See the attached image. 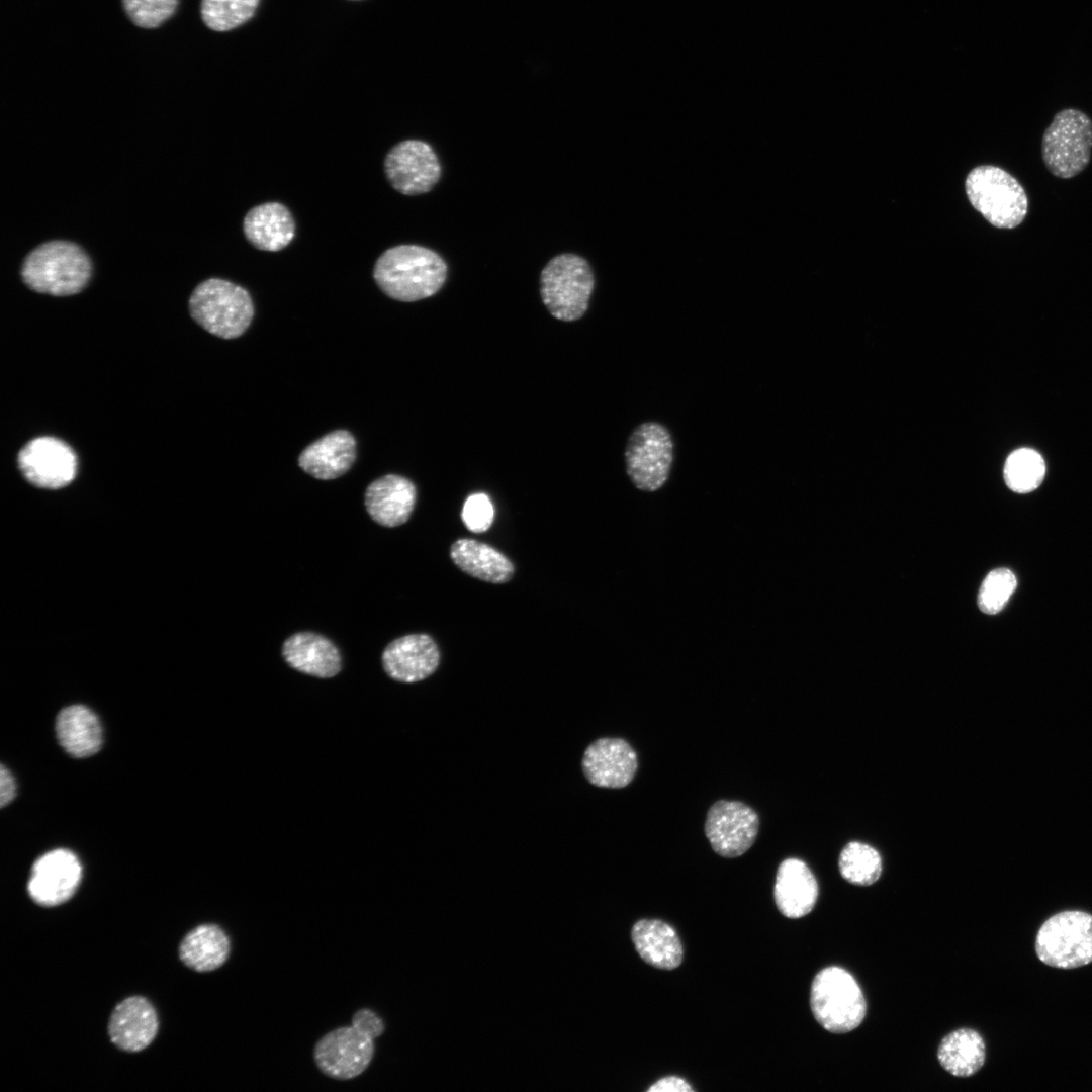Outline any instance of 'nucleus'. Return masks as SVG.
I'll return each instance as SVG.
<instances>
[{"label": "nucleus", "instance_id": "obj_24", "mask_svg": "<svg viewBox=\"0 0 1092 1092\" xmlns=\"http://www.w3.org/2000/svg\"><path fill=\"white\" fill-rule=\"evenodd\" d=\"M632 940L639 956L649 965L663 970L677 968L682 961V946L675 930L656 919H642L632 928Z\"/></svg>", "mask_w": 1092, "mask_h": 1092}, {"label": "nucleus", "instance_id": "obj_4", "mask_svg": "<svg viewBox=\"0 0 1092 1092\" xmlns=\"http://www.w3.org/2000/svg\"><path fill=\"white\" fill-rule=\"evenodd\" d=\"M595 287L588 262L572 253L550 259L540 275V294L550 314L563 322L584 315Z\"/></svg>", "mask_w": 1092, "mask_h": 1092}, {"label": "nucleus", "instance_id": "obj_2", "mask_svg": "<svg viewBox=\"0 0 1092 1092\" xmlns=\"http://www.w3.org/2000/svg\"><path fill=\"white\" fill-rule=\"evenodd\" d=\"M21 276L33 291L69 296L87 285L91 276V262L78 245L51 241L39 245L25 257Z\"/></svg>", "mask_w": 1092, "mask_h": 1092}, {"label": "nucleus", "instance_id": "obj_20", "mask_svg": "<svg viewBox=\"0 0 1092 1092\" xmlns=\"http://www.w3.org/2000/svg\"><path fill=\"white\" fill-rule=\"evenodd\" d=\"M774 896L776 905L784 916L800 918L814 908L818 898V884L803 860L787 858L778 868Z\"/></svg>", "mask_w": 1092, "mask_h": 1092}, {"label": "nucleus", "instance_id": "obj_1", "mask_svg": "<svg viewBox=\"0 0 1092 1092\" xmlns=\"http://www.w3.org/2000/svg\"><path fill=\"white\" fill-rule=\"evenodd\" d=\"M448 267L435 251L418 245H398L376 260L373 278L388 297L413 302L435 295L444 285Z\"/></svg>", "mask_w": 1092, "mask_h": 1092}, {"label": "nucleus", "instance_id": "obj_21", "mask_svg": "<svg viewBox=\"0 0 1092 1092\" xmlns=\"http://www.w3.org/2000/svg\"><path fill=\"white\" fill-rule=\"evenodd\" d=\"M282 655L291 668L310 676L331 678L341 670L339 649L317 633L298 632L291 635L283 643Z\"/></svg>", "mask_w": 1092, "mask_h": 1092}, {"label": "nucleus", "instance_id": "obj_6", "mask_svg": "<svg viewBox=\"0 0 1092 1092\" xmlns=\"http://www.w3.org/2000/svg\"><path fill=\"white\" fill-rule=\"evenodd\" d=\"M967 196L984 218L1000 229L1019 225L1028 211L1021 184L1005 170L991 165L973 169L966 179Z\"/></svg>", "mask_w": 1092, "mask_h": 1092}, {"label": "nucleus", "instance_id": "obj_16", "mask_svg": "<svg viewBox=\"0 0 1092 1092\" xmlns=\"http://www.w3.org/2000/svg\"><path fill=\"white\" fill-rule=\"evenodd\" d=\"M386 674L399 682L413 684L431 676L440 663V651L428 634H408L391 641L383 650Z\"/></svg>", "mask_w": 1092, "mask_h": 1092}, {"label": "nucleus", "instance_id": "obj_37", "mask_svg": "<svg viewBox=\"0 0 1092 1092\" xmlns=\"http://www.w3.org/2000/svg\"><path fill=\"white\" fill-rule=\"evenodd\" d=\"M352 1H354V0H352Z\"/></svg>", "mask_w": 1092, "mask_h": 1092}, {"label": "nucleus", "instance_id": "obj_13", "mask_svg": "<svg viewBox=\"0 0 1092 1092\" xmlns=\"http://www.w3.org/2000/svg\"><path fill=\"white\" fill-rule=\"evenodd\" d=\"M17 464L29 483L47 489L68 485L77 472V457L73 449L54 437H38L29 441L19 451Z\"/></svg>", "mask_w": 1092, "mask_h": 1092}, {"label": "nucleus", "instance_id": "obj_28", "mask_svg": "<svg viewBox=\"0 0 1092 1092\" xmlns=\"http://www.w3.org/2000/svg\"><path fill=\"white\" fill-rule=\"evenodd\" d=\"M1045 462L1042 456L1031 448H1019L1013 451L1004 465L1006 485L1018 493H1027L1036 489L1045 475Z\"/></svg>", "mask_w": 1092, "mask_h": 1092}, {"label": "nucleus", "instance_id": "obj_22", "mask_svg": "<svg viewBox=\"0 0 1092 1092\" xmlns=\"http://www.w3.org/2000/svg\"><path fill=\"white\" fill-rule=\"evenodd\" d=\"M243 231L248 242L256 249L277 252L293 240L295 221L284 204L265 202L246 213Z\"/></svg>", "mask_w": 1092, "mask_h": 1092}, {"label": "nucleus", "instance_id": "obj_14", "mask_svg": "<svg viewBox=\"0 0 1092 1092\" xmlns=\"http://www.w3.org/2000/svg\"><path fill=\"white\" fill-rule=\"evenodd\" d=\"M81 879L82 866L78 857L70 850L54 849L34 861L27 892L40 906H59L73 897Z\"/></svg>", "mask_w": 1092, "mask_h": 1092}, {"label": "nucleus", "instance_id": "obj_26", "mask_svg": "<svg viewBox=\"0 0 1092 1092\" xmlns=\"http://www.w3.org/2000/svg\"><path fill=\"white\" fill-rule=\"evenodd\" d=\"M56 732L61 746L74 757L93 755L102 745L100 722L82 705L69 706L59 713Z\"/></svg>", "mask_w": 1092, "mask_h": 1092}, {"label": "nucleus", "instance_id": "obj_31", "mask_svg": "<svg viewBox=\"0 0 1092 1092\" xmlns=\"http://www.w3.org/2000/svg\"><path fill=\"white\" fill-rule=\"evenodd\" d=\"M1017 585L1016 577L1007 568L992 570L985 577L978 595V606L986 614L1000 612Z\"/></svg>", "mask_w": 1092, "mask_h": 1092}, {"label": "nucleus", "instance_id": "obj_15", "mask_svg": "<svg viewBox=\"0 0 1092 1092\" xmlns=\"http://www.w3.org/2000/svg\"><path fill=\"white\" fill-rule=\"evenodd\" d=\"M581 767L584 777L592 785L599 788L622 789L634 780L638 769V758L634 748L625 739L603 737L585 748Z\"/></svg>", "mask_w": 1092, "mask_h": 1092}, {"label": "nucleus", "instance_id": "obj_35", "mask_svg": "<svg viewBox=\"0 0 1092 1092\" xmlns=\"http://www.w3.org/2000/svg\"><path fill=\"white\" fill-rule=\"evenodd\" d=\"M649 1092H692L693 1088L684 1079L676 1076L661 1078L649 1089Z\"/></svg>", "mask_w": 1092, "mask_h": 1092}, {"label": "nucleus", "instance_id": "obj_25", "mask_svg": "<svg viewBox=\"0 0 1092 1092\" xmlns=\"http://www.w3.org/2000/svg\"><path fill=\"white\" fill-rule=\"evenodd\" d=\"M231 953V940L218 925L204 923L190 930L179 945L178 954L188 968L204 973L220 968Z\"/></svg>", "mask_w": 1092, "mask_h": 1092}, {"label": "nucleus", "instance_id": "obj_12", "mask_svg": "<svg viewBox=\"0 0 1092 1092\" xmlns=\"http://www.w3.org/2000/svg\"><path fill=\"white\" fill-rule=\"evenodd\" d=\"M373 1056V1038L352 1025L325 1034L313 1052L314 1062L322 1073L337 1080L360 1076L371 1064Z\"/></svg>", "mask_w": 1092, "mask_h": 1092}, {"label": "nucleus", "instance_id": "obj_32", "mask_svg": "<svg viewBox=\"0 0 1092 1092\" xmlns=\"http://www.w3.org/2000/svg\"><path fill=\"white\" fill-rule=\"evenodd\" d=\"M129 19L143 28H155L175 12L178 0H122Z\"/></svg>", "mask_w": 1092, "mask_h": 1092}, {"label": "nucleus", "instance_id": "obj_29", "mask_svg": "<svg viewBox=\"0 0 1092 1092\" xmlns=\"http://www.w3.org/2000/svg\"><path fill=\"white\" fill-rule=\"evenodd\" d=\"M839 872L844 880L857 886L874 884L882 873V858L872 846L853 841L841 851Z\"/></svg>", "mask_w": 1092, "mask_h": 1092}, {"label": "nucleus", "instance_id": "obj_36", "mask_svg": "<svg viewBox=\"0 0 1092 1092\" xmlns=\"http://www.w3.org/2000/svg\"><path fill=\"white\" fill-rule=\"evenodd\" d=\"M16 786L11 772L4 766L0 768V805L4 807L15 797Z\"/></svg>", "mask_w": 1092, "mask_h": 1092}, {"label": "nucleus", "instance_id": "obj_17", "mask_svg": "<svg viewBox=\"0 0 1092 1092\" xmlns=\"http://www.w3.org/2000/svg\"><path fill=\"white\" fill-rule=\"evenodd\" d=\"M108 1035L118 1049L135 1053L148 1048L159 1030V1019L153 1004L143 996L127 997L119 1002L109 1017Z\"/></svg>", "mask_w": 1092, "mask_h": 1092}, {"label": "nucleus", "instance_id": "obj_33", "mask_svg": "<svg viewBox=\"0 0 1092 1092\" xmlns=\"http://www.w3.org/2000/svg\"><path fill=\"white\" fill-rule=\"evenodd\" d=\"M461 518L469 531L473 533L487 531L494 519L492 502L482 492L469 495L463 505Z\"/></svg>", "mask_w": 1092, "mask_h": 1092}, {"label": "nucleus", "instance_id": "obj_10", "mask_svg": "<svg viewBox=\"0 0 1092 1092\" xmlns=\"http://www.w3.org/2000/svg\"><path fill=\"white\" fill-rule=\"evenodd\" d=\"M759 817L747 804L718 800L708 810L704 831L712 849L723 857L744 854L755 842Z\"/></svg>", "mask_w": 1092, "mask_h": 1092}, {"label": "nucleus", "instance_id": "obj_7", "mask_svg": "<svg viewBox=\"0 0 1092 1092\" xmlns=\"http://www.w3.org/2000/svg\"><path fill=\"white\" fill-rule=\"evenodd\" d=\"M626 473L633 485L655 492L667 482L674 443L667 427L656 421L639 424L630 434L624 452Z\"/></svg>", "mask_w": 1092, "mask_h": 1092}, {"label": "nucleus", "instance_id": "obj_11", "mask_svg": "<svg viewBox=\"0 0 1092 1092\" xmlns=\"http://www.w3.org/2000/svg\"><path fill=\"white\" fill-rule=\"evenodd\" d=\"M384 172L396 191L413 196L432 190L442 169L432 146L421 140H405L386 154Z\"/></svg>", "mask_w": 1092, "mask_h": 1092}, {"label": "nucleus", "instance_id": "obj_23", "mask_svg": "<svg viewBox=\"0 0 1092 1092\" xmlns=\"http://www.w3.org/2000/svg\"><path fill=\"white\" fill-rule=\"evenodd\" d=\"M450 557L461 571L485 582L506 583L515 573L513 562L505 554L474 539L454 541L450 547Z\"/></svg>", "mask_w": 1092, "mask_h": 1092}, {"label": "nucleus", "instance_id": "obj_8", "mask_svg": "<svg viewBox=\"0 0 1092 1092\" xmlns=\"http://www.w3.org/2000/svg\"><path fill=\"white\" fill-rule=\"evenodd\" d=\"M1092 147V121L1084 112L1059 111L1046 127L1041 143L1042 160L1059 178H1072L1088 165Z\"/></svg>", "mask_w": 1092, "mask_h": 1092}, {"label": "nucleus", "instance_id": "obj_5", "mask_svg": "<svg viewBox=\"0 0 1092 1092\" xmlns=\"http://www.w3.org/2000/svg\"><path fill=\"white\" fill-rule=\"evenodd\" d=\"M810 1006L816 1021L832 1033L858 1027L867 1012L863 993L855 979L840 967L821 970L813 979Z\"/></svg>", "mask_w": 1092, "mask_h": 1092}, {"label": "nucleus", "instance_id": "obj_3", "mask_svg": "<svg viewBox=\"0 0 1092 1092\" xmlns=\"http://www.w3.org/2000/svg\"><path fill=\"white\" fill-rule=\"evenodd\" d=\"M192 318L210 334L238 338L248 329L254 315L249 292L221 278H209L193 290L189 298Z\"/></svg>", "mask_w": 1092, "mask_h": 1092}, {"label": "nucleus", "instance_id": "obj_9", "mask_svg": "<svg viewBox=\"0 0 1092 1092\" xmlns=\"http://www.w3.org/2000/svg\"><path fill=\"white\" fill-rule=\"evenodd\" d=\"M1037 958L1045 965L1074 969L1092 962V915L1083 911H1063L1040 926L1036 939Z\"/></svg>", "mask_w": 1092, "mask_h": 1092}, {"label": "nucleus", "instance_id": "obj_19", "mask_svg": "<svg viewBox=\"0 0 1092 1092\" xmlns=\"http://www.w3.org/2000/svg\"><path fill=\"white\" fill-rule=\"evenodd\" d=\"M356 459V441L347 430H336L308 445L298 465L312 477L331 480L344 475Z\"/></svg>", "mask_w": 1092, "mask_h": 1092}, {"label": "nucleus", "instance_id": "obj_30", "mask_svg": "<svg viewBox=\"0 0 1092 1092\" xmlns=\"http://www.w3.org/2000/svg\"><path fill=\"white\" fill-rule=\"evenodd\" d=\"M260 0H202L201 17L214 31L235 29L255 15Z\"/></svg>", "mask_w": 1092, "mask_h": 1092}, {"label": "nucleus", "instance_id": "obj_27", "mask_svg": "<svg viewBox=\"0 0 1092 1092\" xmlns=\"http://www.w3.org/2000/svg\"><path fill=\"white\" fill-rule=\"evenodd\" d=\"M937 1059L940 1066L952 1076H973L985 1063L984 1039L971 1028L954 1030L940 1041Z\"/></svg>", "mask_w": 1092, "mask_h": 1092}, {"label": "nucleus", "instance_id": "obj_18", "mask_svg": "<svg viewBox=\"0 0 1092 1092\" xmlns=\"http://www.w3.org/2000/svg\"><path fill=\"white\" fill-rule=\"evenodd\" d=\"M416 499L417 489L410 479L387 474L367 486L364 503L374 522L384 527H397L408 521Z\"/></svg>", "mask_w": 1092, "mask_h": 1092}, {"label": "nucleus", "instance_id": "obj_34", "mask_svg": "<svg viewBox=\"0 0 1092 1092\" xmlns=\"http://www.w3.org/2000/svg\"><path fill=\"white\" fill-rule=\"evenodd\" d=\"M352 1026L373 1039L380 1036L385 1028L383 1020L368 1008L360 1009L354 1013Z\"/></svg>", "mask_w": 1092, "mask_h": 1092}]
</instances>
